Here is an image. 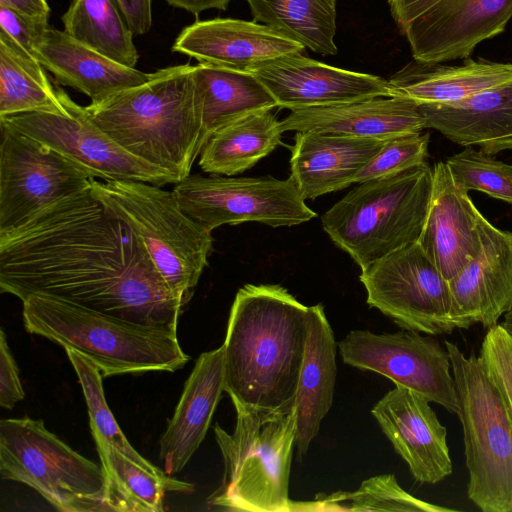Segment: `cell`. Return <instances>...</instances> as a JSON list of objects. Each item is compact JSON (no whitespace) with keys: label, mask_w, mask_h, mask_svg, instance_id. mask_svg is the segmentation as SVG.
I'll use <instances>...</instances> for the list:
<instances>
[{"label":"cell","mask_w":512,"mask_h":512,"mask_svg":"<svg viewBox=\"0 0 512 512\" xmlns=\"http://www.w3.org/2000/svg\"><path fill=\"white\" fill-rule=\"evenodd\" d=\"M223 392L224 350L221 346L198 357L160 438L159 458L166 474L179 473L199 448Z\"/></svg>","instance_id":"cell-23"},{"label":"cell","mask_w":512,"mask_h":512,"mask_svg":"<svg viewBox=\"0 0 512 512\" xmlns=\"http://www.w3.org/2000/svg\"><path fill=\"white\" fill-rule=\"evenodd\" d=\"M0 474L33 488L63 512L107 511L101 465L29 417L0 421Z\"/></svg>","instance_id":"cell-9"},{"label":"cell","mask_w":512,"mask_h":512,"mask_svg":"<svg viewBox=\"0 0 512 512\" xmlns=\"http://www.w3.org/2000/svg\"><path fill=\"white\" fill-rule=\"evenodd\" d=\"M0 7L17 12L35 26H49L50 7L46 0H0Z\"/></svg>","instance_id":"cell-42"},{"label":"cell","mask_w":512,"mask_h":512,"mask_svg":"<svg viewBox=\"0 0 512 512\" xmlns=\"http://www.w3.org/2000/svg\"><path fill=\"white\" fill-rule=\"evenodd\" d=\"M25 396L17 364L10 352L6 335L0 330V405L12 409Z\"/></svg>","instance_id":"cell-39"},{"label":"cell","mask_w":512,"mask_h":512,"mask_svg":"<svg viewBox=\"0 0 512 512\" xmlns=\"http://www.w3.org/2000/svg\"><path fill=\"white\" fill-rule=\"evenodd\" d=\"M432 169L429 210L417 242L449 281L480 250L479 210L468 192L456 185L445 162L436 163Z\"/></svg>","instance_id":"cell-20"},{"label":"cell","mask_w":512,"mask_h":512,"mask_svg":"<svg viewBox=\"0 0 512 512\" xmlns=\"http://www.w3.org/2000/svg\"><path fill=\"white\" fill-rule=\"evenodd\" d=\"M0 290L175 334L183 308L139 238L90 187L0 235Z\"/></svg>","instance_id":"cell-1"},{"label":"cell","mask_w":512,"mask_h":512,"mask_svg":"<svg viewBox=\"0 0 512 512\" xmlns=\"http://www.w3.org/2000/svg\"><path fill=\"white\" fill-rule=\"evenodd\" d=\"M280 126L283 132L317 131L388 140L421 132L426 120L417 102L391 96L292 110Z\"/></svg>","instance_id":"cell-21"},{"label":"cell","mask_w":512,"mask_h":512,"mask_svg":"<svg viewBox=\"0 0 512 512\" xmlns=\"http://www.w3.org/2000/svg\"><path fill=\"white\" fill-rule=\"evenodd\" d=\"M0 235L43 209L90 187L82 166L23 133L1 125Z\"/></svg>","instance_id":"cell-14"},{"label":"cell","mask_w":512,"mask_h":512,"mask_svg":"<svg viewBox=\"0 0 512 512\" xmlns=\"http://www.w3.org/2000/svg\"><path fill=\"white\" fill-rule=\"evenodd\" d=\"M419 110L426 128L461 146L488 155L512 150V81L456 102L420 104Z\"/></svg>","instance_id":"cell-25"},{"label":"cell","mask_w":512,"mask_h":512,"mask_svg":"<svg viewBox=\"0 0 512 512\" xmlns=\"http://www.w3.org/2000/svg\"><path fill=\"white\" fill-rule=\"evenodd\" d=\"M512 81V64L466 58L461 65L427 64L413 60L389 82L395 96L420 104H444Z\"/></svg>","instance_id":"cell-27"},{"label":"cell","mask_w":512,"mask_h":512,"mask_svg":"<svg viewBox=\"0 0 512 512\" xmlns=\"http://www.w3.org/2000/svg\"><path fill=\"white\" fill-rule=\"evenodd\" d=\"M169 5L199 14L209 9L226 10L231 0H163Z\"/></svg>","instance_id":"cell-43"},{"label":"cell","mask_w":512,"mask_h":512,"mask_svg":"<svg viewBox=\"0 0 512 512\" xmlns=\"http://www.w3.org/2000/svg\"><path fill=\"white\" fill-rule=\"evenodd\" d=\"M254 21L322 55H336L335 0H246Z\"/></svg>","instance_id":"cell-31"},{"label":"cell","mask_w":512,"mask_h":512,"mask_svg":"<svg viewBox=\"0 0 512 512\" xmlns=\"http://www.w3.org/2000/svg\"><path fill=\"white\" fill-rule=\"evenodd\" d=\"M46 28L33 25L9 8L0 7V31L32 55L37 38Z\"/></svg>","instance_id":"cell-40"},{"label":"cell","mask_w":512,"mask_h":512,"mask_svg":"<svg viewBox=\"0 0 512 512\" xmlns=\"http://www.w3.org/2000/svg\"><path fill=\"white\" fill-rule=\"evenodd\" d=\"M193 70L190 64L159 69L145 83L85 108L124 150L179 182L190 175L204 147Z\"/></svg>","instance_id":"cell-3"},{"label":"cell","mask_w":512,"mask_h":512,"mask_svg":"<svg viewBox=\"0 0 512 512\" xmlns=\"http://www.w3.org/2000/svg\"><path fill=\"white\" fill-rule=\"evenodd\" d=\"M194 82L200 104L204 145L220 128L261 110H272L277 102L251 73L199 63Z\"/></svg>","instance_id":"cell-28"},{"label":"cell","mask_w":512,"mask_h":512,"mask_svg":"<svg viewBox=\"0 0 512 512\" xmlns=\"http://www.w3.org/2000/svg\"><path fill=\"white\" fill-rule=\"evenodd\" d=\"M65 351L83 390L92 433L100 435L106 442L148 471L165 474L164 470L154 466L141 456L124 436L105 400L103 376L98 367L90 359L73 349L65 348Z\"/></svg>","instance_id":"cell-35"},{"label":"cell","mask_w":512,"mask_h":512,"mask_svg":"<svg viewBox=\"0 0 512 512\" xmlns=\"http://www.w3.org/2000/svg\"><path fill=\"white\" fill-rule=\"evenodd\" d=\"M432 185L433 169L428 163L358 183L323 214V229L363 268L418 241Z\"/></svg>","instance_id":"cell-6"},{"label":"cell","mask_w":512,"mask_h":512,"mask_svg":"<svg viewBox=\"0 0 512 512\" xmlns=\"http://www.w3.org/2000/svg\"><path fill=\"white\" fill-rule=\"evenodd\" d=\"M429 134L408 133L385 141L380 151L354 178L361 183L427 163Z\"/></svg>","instance_id":"cell-37"},{"label":"cell","mask_w":512,"mask_h":512,"mask_svg":"<svg viewBox=\"0 0 512 512\" xmlns=\"http://www.w3.org/2000/svg\"><path fill=\"white\" fill-rule=\"evenodd\" d=\"M33 56L55 81L100 103L112 95L141 85L151 73L119 64L69 36L47 27L37 38Z\"/></svg>","instance_id":"cell-24"},{"label":"cell","mask_w":512,"mask_h":512,"mask_svg":"<svg viewBox=\"0 0 512 512\" xmlns=\"http://www.w3.org/2000/svg\"><path fill=\"white\" fill-rule=\"evenodd\" d=\"M304 49L267 25L232 18L196 21L180 32L172 46L173 52L199 63L242 72Z\"/></svg>","instance_id":"cell-19"},{"label":"cell","mask_w":512,"mask_h":512,"mask_svg":"<svg viewBox=\"0 0 512 512\" xmlns=\"http://www.w3.org/2000/svg\"><path fill=\"white\" fill-rule=\"evenodd\" d=\"M405 511L455 512L454 509L425 502L405 491L393 474H383L364 480L353 492L338 491L317 497L309 503L293 502L292 511Z\"/></svg>","instance_id":"cell-34"},{"label":"cell","mask_w":512,"mask_h":512,"mask_svg":"<svg viewBox=\"0 0 512 512\" xmlns=\"http://www.w3.org/2000/svg\"><path fill=\"white\" fill-rule=\"evenodd\" d=\"M22 303L23 323L29 333L81 353L98 367L103 377L173 372L189 361L175 333L45 296H30Z\"/></svg>","instance_id":"cell-4"},{"label":"cell","mask_w":512,"mask_h":512,"mask_svg":"<svg viewBox=\"0 0 512 512\" xmlns=\"http://www.w3.org/2000/svg\"><path fill=\"white\" fill-rule=\"evenodd\" d=\"M308 308L277 284H247L233 301L224 350V392L236 408L295 405Z\"/></svg>","instance_id":"cell-2"},{"label":"cell","mask_w":512,"mask_h":512,"mask_svg":"<svg viewBox=\"0 0 512 512\" xmlns=\"http://www.w3.org/2000/svg\"><path fill=\"white\" fill-rule=\"evenodd\" d=\"M480 250L448 281L454 325L468 329L481 323L489 329L512 309V233L477 216Z\"/></svg>","instance_id":"cell-17"},{"label":"cell","mask_w":512,"mask_h":512,"mask_svg":"<svg viewBox=\"0 0 512 512\" xmlns=\"http://www.w3.org/2000/svg\"><path fill=\"white\" fill-rule=\"evenodd\" d=\"M97 199L134 232L184 307L213 250L210 230L180 208L172 191L139 181L92 180Z\"/></svg>","instance_id":"cell-7"},{"label":"cell","mask_w":512,"mask_h":512,"mask_svg":"<svg viewBox=\"0 0 512 512\" xmlns=\"http://www.w3.org/2000/svg\"><path fill=\"white\" fill-rule=\"evenodd\" d=\"M235 410L232 433L218 424L213 427L224 474L208 503L230 511L291 512L289 479L296 446V405L279 410Z\"/></svg>","instance_id":"cell-5"},{"label":"cell","mask_w":512,"mask_h":512,"mask_svg":"<svg viewBox=\"0 0 512 512\" xmlns=\"http://www.w3.org/2000/svg\"><path fill=\"white\" fill-rule=\"evenodd\" d=\"M446 165L458 187L476 190L512 204V164L467 146L446 159Z\"/></svg>","instance_id":"cell-36"},{"label":"cell","mask_w":512,"mask_h":512,"mask_svg":"<svg viewBox=\"0 0 512 512\" xmlns=\"http://www.w3.org/2000/svg\"><path fill=\"white\" fill-rule=\"evenodd\" d=\"M272 94L280 108L296 110L376 97L395 96L389 80L290 54L248 71Z\"/></svg>","instance_id":"cell-16"},{"label":"cell","mask_w":512,"mask_h":512,"mask_svg":"<svg viewBox=\"0 0 512 512\" xmlns=\"http://www.w3.org/2000/svg\"><path fill=\"white\" fill-rule=\"evenodd\" d=\"M367 304L405 330L436 336L454 329L448 281L418 242L361 268Z\"/></svg>","instance_id":"cell-10"},{"label":"cell","mask_w":512,"mask_h":512,"mask_svg":"<svg viewBox=\"0 0 512 512\" xmlns=\"http://www.w3.org/2000/svg\"><path fill=\"white\" fill-rule=\"evenodd\" d=\"M444 344L464 435L468 497L483 512H512V424L506 406L479 357H466L450 341Z\"/></svg>","instance_id":"cell-8"},{"label":"cell","mask_w":512,"mask_h":512,"mask_svg":"<svg viewBox=\"0 0 512 512\" xmlns=\"http://www.w3.org/2000/svg\"><path fill=\"white\" fill-rule=\"evenodd\" d=\"M64 31L76 41L124 66L135 68L133 33L115 0H73L62 16Z\"/></svg>","instance_id":"cell-32"},{"label":"cell","mask_w":512,"mask_h":512,"mask_svg":"<svg viewBox=\"0 0 512 512\" xmlns=\"http://www.w3.org/2000/svg\"><path fill=\"white\" fill-rule=\"evenodd\" d=\"M429 402L421 394L395 385L371 413L415 480L435 484L452 473V461L447 429Z\"/></svg>","instance_id":"cell-18"},{"label":"cell","mask_w":512,"mask_h":512,"mask_svg":"<svg viewBox=\"0 0 512 512\" xmlns=\"http://www.w3.org/2000/svg\"><path fill=\"white\" fill-rule=\"evenodd\" d=\"M60 104L45 68L4 32L0 31V117L53 110Z\"/></svg>","instance_id":"cell-33"},{"label":"cell","mask_w":512,"mask_h":512,"mask_svg":"<svg viewBox=\"0 0 512 512\" xmlns=\"http://www.w3.org/2000/svg\"><path fill=\"white\" fill-rule=\"evenodd\" d=\"M414 60L466 59L481 42L504 32L512 0H388Z\"/></svg>","instance_id":"cell-13"},{"label":"cell","mask_w":512,"mask_h":512,"mask_svg":"<svg viewBox=\"0 0 512 512\" xmlns=\"http://www.w3.org/2000/svg\"><path fill=\"white\" fill-rule=\"evenodd\" d=\"M337 346L323 306H309L305 353L295 399L296 448L299 458L308 451L332 406L337 374Z\"/></svg>","instance_id":"cell-26"},{"label":"cell","mask_w":512,"mask_h":512,"mask_svg":"<svg viewBox=\"0 0 512 512\" xmlns=\"http://www.w3.org/2000/svg\"><path fill=\"white\" fill-rule=\"evenodd\" d=\"M500 325L512 336V309L504 314V320Z\"/></svg>","instance_id":"cell-44"},{"label":"cell","mask_w":512,"mask_h":512,"mask_svg":"<svg viewBox=\"0 0 512 512\" xmlns=\"http://www.w3.org/2000/svg\"><path fill=\"white\" fill-rule=\"evenodd\" d=\"M103 468L107 511L161 512L166 492L189 493L191 483L156 474L135 463L100 435L92 433Z\"/></svg>","instance_id":"cell-29"},{"label":"cell","mask_w":512,"mask_h":512,"mask_svg":"<svg viewBox=\"0 0 512 512\" xmlns=\"http://www.w3.org/2000/svg\"><path fill=\"white\" fill-rule=\"evenodd\" d=\"M337 345L345 364L378 373L457 412L449 353L431 335L405 329L383 334L352 330Z\"/></svg>","instance_id":"cell-15"},{"label":"cell","mask_w":512,"mask_h":512,"mask_svg":"<svg viewBox=\"0 0 512 512\" xmlns=\"http://www.w3.org/2000/svg\"><path fill=\"white\" fill-rule=\"evenodd\" d=\"M283 130L271 110L250 113L217 130L200 153L199 166L233 176L252 168L281 142Z\"/></svg>","instance_id":"cell-30"},{"label":"cell","mask_w":512,"mask_h":512,"mask_svg":"<svg viewBox=\"0 0 512 512\" xmlns=\"http://www.w3.org/2000/svg\"><path fill=\"white\" fill-rule=\"evenodd\" d=\"M134 35H144L152 27L151 0H115Z\"/></svg>","instance_id":"cell-41"},{"label":"cell","mask_w":512,"mask_h":512,"mask_svg":"<svg viewBox=\"0 0 512 512\" xmlns=\"http://www.w3.org/2000/svg\"><path fill=\"white\" fill-rule=\"evenodd\" d=\"M385 141L317 131L296 132L290 177L304 200L342 190L354 183Z\"/></svg>","instance_id":"cell-22"},{"label":"cell","mask_w":512,"mask_h":512,"mask_svg":"<svg viewBox=\"0 0 512 512\" xmlns=\"http://www.w3.org/2000/svg\"><path fill=\"white\" fill-rule=\"evenodd\" d=\"M60 104L53 110L0 117V124L23 133L85 168L95 179L175 184L170 173L124 150L58 87Z\"/></svg>","instance_id":"cell-11"},{"label":"cell","mask_w":512,"mask_h":512,"mask_svg":"<svg viewBox=\"0 0 512 512\" xmlns=\"http://www.w3.org/2000/svg\"><path fill=\"white\" fill-rule=\"evenodd\" d=\"M479 359L498 389L512 424V336L500 324L486 332Z\"/></svg>","instance_id":"cell-38"},{"label":"cell","mask_w":512,"mask_h":512,"mask_svg":"<svg viewBox=\"0 0 512 512\" xmlns=\"http://www.w3.org/2000/svg\"><path fill=\"white\" fill-rule=\"evenodd\" d=\"M172 193L182 211L210 231L244 222L290 227L317 216L291 177L281 180L190 174L175 183Z\"/></svg>","instance_id":"cell-12"}]
</instances>
